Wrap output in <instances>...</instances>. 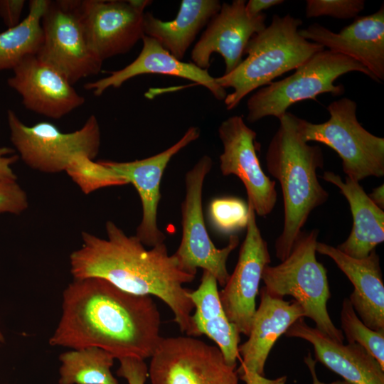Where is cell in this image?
I'll use <instances>...</instances> for the list:
<instances>
[{
	"label": "cell",
	"instance_id": "1",
	"mask_svg": "<svg viewBox=\"0 0 384 384\" xmlns=\"http://www.w3.org/2000/svg\"><path fill=\"white\" fill-rule=\"evenodd\" d=\"M62 314L52 346L98 347L114 358H151L162 336L151 296L124 292L97 277L73 279L63 292Z\"/></svg>",
	"mask_w": 384,
	"mask_h": 384
},
{
	"label": "cell",
	"instance_id": "2",
	"mask_svg": "<svg viewBox=\"0 0 384 384\" xmlns=\"http://www.w3.org/2000/svg\"><path fill=\"white\" fill-rule=\"evenodd\" d=\"M107 238L81 233V246L71 252L73 279L97 277L137 295L155 296L171 310L180 331L198 336L191 319L193 304L183 285L196 274L184 270L164 242L147 250L136 237L127 235L114 222L105 224Z\"/></svg>",
	"mask_w": 384,
	"mask_h": 384
},
{
	"label": "cell",
	"instance_id": "3",
	"mask_svg": "<svg viewBox=\"0 0 384 384\" xmlns=\"http://www.w3.org/2000/svg\"><path fill=\"white\" fill-rule=\"evenodd\" d=\"M298 118L287 112L278 119L265 156L267 171L279 181L282 192L284 225L275 242L276 257L281 261L290 254L310 213L329 198L316 174L324 163L322 150L303 139Z\"/></svg>",
	"mask_w": 384,
	"mask_h": 384
},
{
	"label": "cell",
	"instance_id": "4",
	"mask_svg": "<svg viewBox=\"0 0 384 384\" xmlns=\"http://www.w3.org/2000/svg\"><path fill=\"white\" fill-rule=\"evenodd\" d=\"M302 21L289 14L272 18L269 26L252 36L247 57L230 73L215 78L224 89L231 87L224 102L228 110L235 108L248 94L296 70L324 48L299 34Z\"/></svg>",
	"mask_w": 384,
	"mask_h": 384
},
{
	"label": "cell",
	"instance_id": "5",
	"mask_svg": "<svg viewBox=\"0 0 384 384\" xmlns=\"http://www.w3.org/2000/svg\"><path fill=\"white\" fill-rule=\"evenodd\" d=\"M318 235V230L302 232L285 260L275 266L267 265L262 275L263 288L273 297H294L318 330L343 343V334L334 324L327 311L331 292L326 269L316 257Z\"/></svg>",
	"mask_w": 384,
	"mask_h": 384
},
{
	"label": "cell",
	"instance_id": "6",
	"mask_svg": "<svg viewBox=\"0 0 384 384\" xmlns=\"http://www.w3.org/2000/svg\"><path fill=\"white\" fill-rule=\"evenodd\" d=\"M351 72L361 73L377 82L372 73L358 61L323 49L290 76L257 90L247 102V120L254 123L266 117L279 119L298 102L313 100L324 93L340 96L344 92V87L336 85L335 81Z\"/></svg>",
	"mask_w": 384,
	"mask_h": 384
},
{
	"label": "cell",
	"instance_id": "7",
	"mask_svg": "<svg viewBox=\"0 0 384 384\" xmlns=\"http://www.w3.org/2000/svg\"><path fill=\"white\" fill-rule=\"evenodd\" d=\"M356 110L354 100L341 98L329 105L327 121L314 124L299 117L298 130L305 142H317L334 149L346 176L359 182L384 175V138L360 124Z\"/></svg>",
	"mask_w": 384,
	"mask_h": 384
},
{
	"label": "cell",
	"instance_id": "8",
	"mask_svg": "<svg viewBox=\"0 0 384 384\" xmlns=\"http://www.w3.org/2000/svg\"><path fill=\"white\" fill-rule=\"evenodd\" d=\"M7 122L18 156L28 167L40 172L65 171L75 156L84 154L95 159L100 151L101 132L94 114L72 132H63L48 122L28 126L11 110H7Z\"/></svg>",
	"mask_w": 384,
	"mask_h": 384
},
{
	"label": "cell",
	"instance_id": "9",
	"mask_svg": "<svg viewBox=\"0 0 384 384\" xmlns=\"http://www.w3.org/2000/svg\"><path fill=\"white\" fill-rule=\"evenodd\" d=\"M212 165L210 156L204 155L185 174V196L181 206L182 236L174 254L186 272L196 274L197 268H201L224 287L230 277L227 261L240 240L238 235H231L228 245L219 249L207 231L202 206L203 189Z\"/></svg>",
	"mask_w": 384,
	"mask_h": 384
},
{
	"label": "cell",
	"instance_id": "10",
	"mask_svg": "<svg viewBox=\"0 0 384 384\" xmlns=\"http://www.w3.org/2000/svg\"><path fill=\"white\" fill-rule=\"evenodd\" d=\"M151 384H239L236 366L193 336L162 337L148 368Z\"/></svg>",
	"mask_w": 384,
	"mask_h": 384
},
{
	"label": "cell",
	"instance_id": "11",
	"mask_svg": "<svg viewBox=\"0 0 384 384\" xmlns=\"http://www.w3.org/2000/svg\"><path fill=\"white\" fill-rule=\"evenodd\" d=\"M78 0L50 1L43 16V41L36 56L73 85L97 75L100 61L90 49L78 12Z\"/></svg>",
	"mask_w": 384,
	"mask_h": 384
},
{
	"label": "cell",
	"instance_id": "12",
	"mask_svg": "<svg viewBox=\"0 0 384 384\" xmlns=\"http://www.w3.org/2000/svg\"><path fill=\"white\" fill-rule=\"evenodd\" d=\"M78 12L88 46L102 63L128 53L144 36L145 12L131 0H78Z\"/></svg>",
	"mask_w": 384,
	"mask_h": 384
},
{
	"label": "cell",
	"instance_id": "13",
	"mask_svg": "<svg viewBox=\"0 0 384 384\" xmlns=\"http://www.w3.org/2000/svg\"><path fill=\"white\" fill-rule=\"evenodd\" d=\"M248 221L235 268L219 297L229 319L240 334L248 336L256 311V297L265 267L271 262L267 242L257 226L256 214L247 202Z\"/></svg>",
	"mask_w": 384,
	"mask_h": 384
},
{
	"label": "cell",
	"instance_id": "14",
	"mask_svg": "<svg viewBox=\"0 0 384 384\" xmlns=\"http://www.w3.org/2000/svg\"><path fill=\"white\" fill-rule=\"evenodd\" d=\"M218 132L223 146L219 156L222 174L236 176L245 187L248 203L255 214L267 215L277 202L276 182L265 175L260 166L256 152L257 133L239 115L223 121Z\"/></svg>",
	"mask_w": 384,
	"mask_h": 384
},
{
	"label": "cell",
	"instance_id": "15",
	"mask_svg": "<svg viewBox=\"0 0 384 384\" xmlns=\"http://www.w3.org/2000/svg\"><path fill=\"white\" fill-rule=\"evenodd\" d=\"M260 302L253 316L248 339L238 346L241 363L236 369L240 380L245 384H286L287 376L268 379L265 365L277 339L300 318L304 309L295 299L285 301L273 297L262 287Z\"/></svg>",
	"mask_w": 384,
	"mask_h": 384
},
{
	"label": "cell",
	"instance_id": "16",
	"mask_svg": "<svg viewBox=\"0 0 384 384\" xmlns=\"http://www.w3.org/2000/svg\"><path fill=\"white\" fill-rule=\"evenodd\" d=\"M200 135L198 127H191L177 142L151 156L125 162L102 161L132 183L139 194L142 215L135 235L143 245L152 247L164 242L166 236L157 223L161 178L172 157Z\"/></svg>",
	"mask_w": 384,
	"mask_h": 384
},
{
	"label": "cell",
	"instance_id": "17",
	"mask_svg": "<svg viewBox=\"0 0 384 384\" xmlns=\"http://www.w3.org/2000/svg\"><path fill=\"white\" fill-rule=\"evenodd\" d=\"M244 0H234L221 4L220 9L193 48V63L208 70L212 54L218 53L224 60V74H228L241 63L250 38L266 26L265 14L249 15Z\"/></svg>",
	"mask_w": 384,
	"mask_h": 384
},
{
	"label": "cell",
	"instance_id": "18",
	"mask_svg": "<svg viewBox=\"0 0 384 384\" xmlns=\"http://www.w3.org/2000/svg\"><path fill=\"white\" fill-rule=\"evenodd\" d=\"M13 73L7 84L31 112L58 119L85 103V97L62 74L35 55L24 58Z\"/></svg>",
	"mask_w": 384,
	"mask_h": 384
},
{
	"label": "cell",
	"instance_id": "19",
	"mask_svg": "<svg viewBox=\"0 0 384 384\" xmlns=\"http://www.w3.org/2000/svg\"><path fill=\"white\" fill-rule=\"evenodd\" d=\"M299 32L308 41L354 59L366 67L378 82L383 81V4L376 12L356 18L338 33L316 23Z\"/></svg>",
	"mask_w": 384,
	"mask_h": 384
},
{
	"label": "cell",
	"instance_id": "20",
	"mask_svg": "<svg viewBox=\"0 0 384 384\" xmlns=\"http://www.w3.org/2000/svg\"><path fill=\"white\" fill-rule=\"evenodd\" d=\"M143 46L139 55L124 68L110 71L108 76L84 85L95 96L102 95L110 87L119 88L129 79L144 74H161L188 80L205 87L218 100H224L225 89L215 82L208 70L202 69L193 63L176 59L155 39L144 36Z\"/></svg>",
	"mask_w": 384,
	"mask_h": 384
},
{
	"label": "cell",
	"instance_id": "21",
	"mask_svg": "<svg viewBox=\"0 0 384 384\" xmlns=\"http://www.w3.org/2000/svg\"><path fill=\"white\" fill-rule=\"evenodd\" d=\"M312 344L315 361L343 378L348 384H384V369L361 345H344L316 328L307 325L304 318L293 323L284 334Z\"/></svg>",
	"mask_w": 384,
	"mask_h": 384
},
{
	"label": "cell",
	"instance_id": "22",
	"mask_svg": "<svg viewBox=\"0 0 384 384\" xmlns=\"http://www.w3.org/2000/svg\"><path fill=\"white\" fill-rule=\"evenodd\" d=\"M316 251L332 259L352 283L353 291L348 299L363 324L372 330L384 331V284L375 250L365 258L357 259L317 242Z\"/></svg>",
	"mask_w": 384,
	"mask_h": 384
},
{
	"label": "cell",
	"instance_id": "23",
	"mask_svg": "<svg viewBox=\"0 0 384 384\" xmlns=\"http://www.w3.org/2000/svg\"><path fill=\"white\" fill-rule=\"evenodd\" d=\"M322 178L338 187L347 200L353 217L348 238L336 247L346 255L361 259L368 257L384 241V212L369 198L358 181L325 171Z\"/></svg>",
	"mask_w": 384,
	"mask_h": 384
},
{
	"label": "cell",
	"instance_id": "24",
	"mask_svg": "<svg viewBox=\"0 0 384 384\" xmlns=\"http://www.w3.org/2000/svg\"><path fill=\"white\" fill-rule=\"evenodd\" d=\"M218 0H182L176 18L163 21L151 13L144 15V33L182 60L199 31L219 11Z\"/></svg>",
	"mask_w": 384,
	"mask_h": 384
},
{
	"label": "cell",
	"instance_id": "25",
	"mask_svg": "<svg viewBox=\"0 0 384 384\" xmlns=\"http://www.w3.org/2000/svg\"><path fill=\"white\" fill-rule=\"evenodd\" d=\"M188 297L196 309L191 319L198 335L204 334L213 340L225 361L236 366L240 334L225 313L215 277L203 270L200 285L196 290H190Z\"/></svg>",
	"mask_w": 384,
	"mask_h": 384
},
{
	"label": "cell",
	"instance_id": "26",
	"mask_svg": "<svg viewBox=\"0 0 384 384\" xmlns=\"http://www.w3.org/2000/svg\"><path fill=\"white\" fill-rule=\"evenodd\" d=\"M50 0H31L28 14L17 26L0 33V71L15 68L36 55L43 41L41 21Z\"/></svg>",
	"mask_w": 384,
	"mask_h": 384
},
{
	"label": "cell",
	"instance_id": "27",
	"mask_svg": "<svg viewBox=\"0 0 384 384\" xmlns=\"http://www.w3.org/2000/svg\"><path fill=\"white\" fill-rule=\"evenodd\" d=\"M114 356L98 347L70 349L59 356V384H118L111 372Z\"/></svg>",
	"mask_w": 384,
	"mask_h": 384
},
{
	"label": "cell",
	"instance_id": "28",
	"mask_svg": "<svg viewBox=\"0 0 384 384\" xmlns=\"http://www.w3.org/2000/svg\"><path fill=\"white\" fill-rule=\"evenodd\" d=\"M65 172L85 195L103 188L129 183L125 178L105 165L102 161H95L84 154L75 156Z\"/></svg>",
	"mask_w": 384,
	"mask_h": 384
},
{
	"label": "cell",
	"instance_id": "29",
	"mask_svg": "<svg viewBox=\"0 0 384 384\" xmlns=\"http://www.w3.org/2000/svg\"><path fill=\"white\" fill-rule=\"evenodd\" d=\"M340 319L341 331L348 343L361 345L384 369V331H376L365 325L348 298L342 302Z\"/></svg>",
	"mask_w": 384,
	"mask_h": 384
},
{
	"label": "cell",
	"instance_id": "30",
	"mask_svg": "<svg viewBox=\"0 0 384 384\" xmlns=\"http://www.w3.org/2000/svg\"><path fill=\"white\" fill-rule=\"evenodd\" d=\"M209 213L214 226L225 233L242 229L247 224L248 206L238 198L214 199Z\"/></svg>",
	"mask_w": 384,
	"mask_h": 384
},
{
	"label": "cell",
	"instance_id": "31",
	"mask_svg": "<svg viewBox=\"0 0 384 384\" xmlns=\"http://www.w3.org/2000/svg\"><path fill=\"white\" fill-rule=\"evenodd\" d=\"M363 0H307L306 17L331 16L338 19L356 18L365 8Z\"/></svg>",
	"mask_w": 384,
	"mask_h": 384
},
{
	"label": "cell",
	"instance_id": "32",
	"mask_svg": "<svg viewBox=\"0 0 384 384\" xmlns=\"http://www.w3.org/2000/svg\"><path fill=\"white\" fill-rule=\"evenodd\" d=\"M28 207L27 193L16 181H0V214L20 215Z\"/></svg>",
	"mask_w": 384,
	"mask_h": 384
},
{
	"label": "cell",
	"instance_id": "33",
	"mask_svg": "<svg viewBox=\"0 0 384 384\" xmlns=\"http://www.w3.org/2000/svg\"><path fill=\"white\" fill-rule=\"evenodd\" d=\"M118 360V376L124 378L128 384H145L148 377V367L144 360L129 357Z\"/></svg>",
	"mask_w": 384,
	"mask_h": 384
},
{
	"label": "cell",
	"instance_id": "34",
	"mask_svg": "<svg viewBox=\"0 0 384 384\" xmlns=\"http://www.w3.org/2000/svg\"><path fill=\"white\" fill-rule=\"evenodd\" d=\"M26 1L24 0H0V17L9 28L17 26Z\"/></svg>",
	"mask_w": 384,
	"mask_h": 384
},
{
	"label": "cell",
	"instance_id": "35",
	"mask_svg": "<svg viewBox=\"0 0 384 384\" xmlns=\"http://www.w3.org/2000/svg\"><path fill=\"white\" fill-rule=\"evenodd\" d=\"M14 151L10 147L0 146V181L17 180L11 166L18 160L19 156L13 154Z\"/></svg>",
	"mask_w": 384,
	"mask_h": 384
},
{
	"label": "cell",
	"instance_id": "36",
	"mask_svg": "<svg viewBox=\"0 0 384 384\" xmlns=\"http://www.w3.org/2000/svg\"><path fill=\"white\" fill-rule=\"evenodd\" d=\"M284 3L283 0H250L245 3V10L250 16L262 14V11L274 6Z\"/></svg>",
	"mask_w": 384,
	"mask_h": 384
},
{
	"label": "cell",
	"instance_id": "37",
	"mask_svg": "<svg viewBox=\"0 0 384 384\" xmlns=\"http://www.w3.org/2000/svg\"><path fill=\"white\" fill-rule=\"evenodd\" d=\"M304 361L310 371L312 378V384H348L344 380H336L330 383H326L320 381L316 373L315 366L316 361L313 359L311 353L310 352H309L307 356L304 357Z\"/></svg>",
	"mask_w": 384,
	"mask_h": 384
},
{
	"label": "cell",
	"instance_id": "38",
	"mask_svg": "<svg viewBox=\"0 0 384 384\" xmlns=\"http://www.w3.org/2000/svg\"><path fill=\"white\" fill-rule=\"evenodd\" d=\"M371 201L380 209L384 208V186L383 184L373 189L368 195Z\"/></svg>",
	"mask_w": 384,
	"mask_h": 384
},
{
	"label": "cell",
	"instance_id": "39",
	"mask_svg": "<svg viewBox=\"0 0 384 384\" xmlns=\"http://www.w3.org/2000/svg\"><path fill=\"white\" fill-rule=\"evenodd\" d=\"M4 340H5L4 336L0 330V342H4Z\"/></svg>",
	"mask_w": 384,
	"mask_h": 384
}]
</instances>
